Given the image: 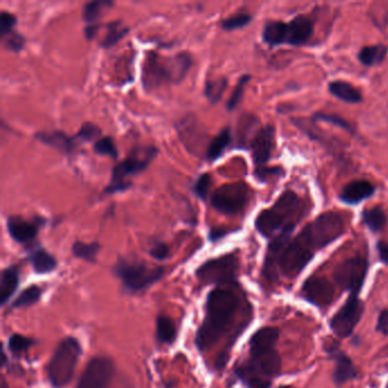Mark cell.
Here are the masks:
<instances>
[{
	"mask_svg": "<svg viewBox=\"0 0 388 388\" xmlns=\"http://www.w3.org/2000/svg\"><path fill=\"white\" fill-rule=\"evenodd\" d=\"M42 222L44 221L40 219L28 221L21 217L10 215L7 218V230L10 236L17 243L28 244L37 237Z\"/></svg>",
	"mask_w": 388,
	"mask_h": 388,
	"instance_id": "obj_18",
	"label": "cell"
},
{
	"mask_svg": "<svg viewBox=\"0 0 388 388\" xmlns=\"http://www.w3.org/2000/svg\"><path fill=\"white\" fill-rule=\"evenodd\" d=\"M328 89L332 96L348 104H359L362 101L361 92L345 81H332L329 83Z\"/></svg>",
	"mask_w": 388,
	"mask_h": 388,
	"instance_id": "obj_25",
	"label": "cell"
},
{
	"mask_svg": "<svg viewBox=\"0 0 388 388\" xmlns=\"http://www.w3.org/2000/svg\"><path fill=\"white\" fill-rule=\"evenodd\" d=\"M101 130L99 126H96V124H92V122H85L81 126L79 131L76 133V138L78 142H92V140H95V139L101 138Z\"/></svg>",
	"mask_w": 388,
	"mask_h": 388,
	"instance_id": "obj_41",
	"label": "cell"
},
{
	"mask_svg": "<svg viewBox=\"0 0 388 388\" xmlns=\"http://www.w3.org/2000/svg\"><path fill=\"white\" fill-rule=\"evenodd\" d=\"M363 313V303L357 294H351L344 305L338 310L332 319V329L338 337H348L360 321Z\"/></svg>",
	"mask_w": 388,
	"mask_h": 388,
	"instance_id": "obj_13",
	"label": "cell"
},
{
	"mask_svg": "<svg viewBox=\"0 0 388 388\" xmlns=\"http://www.w3.org/2000/svg\"><path fill=\"white\" fill-rule=\"evenodd\" d=\"M114 272L117 278H120L128 291L137 293L161 280L165 275V269L149 267L140 261L121 259L114 267Z\"/></svg>",
	"mask_w": 388,
	"mask_h": 388,
	"instance_id": "obj_6",
	"label": "cell"
},
{
	"mask_svg": "<svg viewBox=\"0 0 388 388\" xmlns=\"http://www.w3.org/2000/svg\"><path fill=\"white\" fill-rule=\"evenodd\" d=\"M284 174L285 171L280 167H256L255 172H254V176L261 181H267L270 177H279Z\"/></svg>",
	"mask_w": 388,
	"mask_h": 388,
	"instance_id": "obj_46",
	"label": "cell"
},
{
	"mask_svg": "<svg viewBox=\"0 0 388 388\" xmlns=\"http://www.w3.org/2000/svg\"><path fill=\"white\" fill-rule=\"evenodd\" d=\"M388 47L385 44L366 46L359 51V60L366 67H375L385 60L387 56Z\"/></svg>",
	"mask_w": 388,
	"mask_h": 388,
	"instance_id": "obj_28",
	"label": "cell"
},
{
	"mask_svg": "<svg viewBox=\"0 0 388 388\" xmlns=\"http://www.w3.org/2000/svg\"><path fill=\"white\" fill-rule=\"evenodd\" d=\"M16 22L17 19L13 14L3 10L0 13V38L3 39L7 35H10V32H13Z\"/></svg>",
	"mask_w": 388,
	"mask_h": 388,
	"instance_id": "obj_45",
	"label": "cell"
},
{
	"mask_svg": "<svg viewBox=\"0 0 388 388\" xmlns=\"http://www.w3.org/2000/svg\"><path fill=\"white\" fill-rule=\"evenodd\" d=\"M251 190L246 183H228L211 196L212 208L223 214L235 215L243 211L250 202Z\"/></svg>",
	"mask_w": 388,
	"mask_h": 388,
	"instance_id": "obj_7",
	"label": "cell"
},
{
	"mask_svg": "<svg viewBox=\"0 0 388 388\" xmlns=\"http://www.w3.org/2000/svg\"><path fill=\"white\" fill-rule=\"evenodd\" d=\"M336 359V366H335L334 380L337 384H344L351 379L355 378L357 376V370L354 366L353 362L351 361L350 357H346L345 354L338 353Z\"/></svg>",
	"mask_w": 388,
	"mask_h": 388,
	"instance_id": "obj_29",
	"label": "cell"
},
{
	"mask_svg": "<svg viewBox=\"0 0 388 388\" xmlns=\"http://www.w3.org/2000/svg\"><path fill=\"white\" fill-rule=\"evenodd\" d=\"M156 337L163 344H172L177 338V328L171 318L158 316L156 320Z\"/></svg>",
	"mask_w": 388,
	"mask_h": 388,
	"instance_id": "obj_30",
	"label": "cell"
},
{
	"mask_svg": "<svg viewBox=\"0 0 388 388\" xmlns=\"http://www.w3.org/2000/svg\"><path fill=\"white\" fill-rule=\"evenodd\" d=\"M158 152V149L155 146L133 147L124 161H121L119 165L114 167L111 180L108 186L105 188L104 193L112 195L129 189L131 183L128 179L147 169Z\"/></svg>",
	"mask_w": 388,
	"mask_h": 388,
	"instance_id": "obj_4",
	"label": "cell"
},
{
	"mask_svg": "<svg viewBox=\"0 0 388 388\" xmlns=\"http://www.w3.org/2000/svg\"><path fill=\"white\" fill-rule=\"evenodd\" d=\"M252 22V15L248 13H238L229 16L220 23V26L226 31H234L238 28H245Z\"/></svg>",
	"mask_w": 388,
	"mask_h": 388,
	"instance_id": "obj_37",
	"label": "cell"
},
{
	"mask_svg": "<svg viewBox=\"0 0 388 388\" xmlns=\"http://www.w3.org/2000/svg\"><path fill=\"white\" fill-rule=\"evenodd\" d=\"M250 363L258 371L268 378L275 377L280 373L281 360L276 350L264 351L251 354Z\"/></svg>",
	"mask_w": 388,
	"mask_h": 388,
	"instance_id": "obj_20",
	"label": "cell"
},
{
	"mask_svg": "<svg viewBox=\"0 0 388 388\" xmlns=\"http://www.w3.org/2000/svg\"><path fill=\"white\" fill-rule=\"evenodd\" d=\"M0 387L8 388V386H7L6 380H5V378H1V386H0Z\"/></svg>",
	"mask_w": 388,
	"mask_h": 388,
	"instance_id": "obj_52",
	"label": "cell"
},
{
	"mask_svg": "<svg viewBox=\"0 0 388 388\" xmlns=\"http://www.w3.org/2000/svg\"><path fill=\"white\" fill-rule=\"evenodd\" d=\"M114 371V363L110 357H92L85 366L76 388H108Z\"/></svg>",
	"mask_w": 388,
	"mask_h": 388,
	"instance_id": "obj_12",
	"label": "cell"
},
{
	"mask_svg": "<svg viewBox=\"0 0 388 388\" xmlns=\"http://www.w3.org/2000/svg\"><path fill=\"white\" fill-rule=\"evenodd\" d=\"M35 341L23 335L14 334L8 339V348L13 354H22L35 345Z\"/></svg>",
	"mask_w": 388,
	"mask_h": 388,
	"instance_id": "obj_40",
	"label": "cell"
},
{
	"mask_svg": "<svg viewBox=\"0 0 388 388\" xmlns=\"http://www.w3.org/2000/svg\"><path fill=\"white\" fill-rule=\"evenodd\" d=\"M279 338V330L273 327H264L253 335L250 341L251 354L275 350Z\"/></svg>",
	"mask_w": 388,
	"mask_h": 388,
	"instance_id": "obj_22",
	"label": "cell"
},
{
	"mask_svg": "<svg viewBox=\"0 0 388 388\" xmlns=\"http://www.w3.org/2000/svg\"><path fill=\"white\" fill-rule=\"evenodd\" d=\"M231 144V130L230 128H226L212 139L208 151H206V158L208 161H217L219 158H221L224 151L230 146Z\"/></svg>",
	"mask_w": 388,
	"mask_h": 388,
	"instance_id": "obj_27",
	"label": "cell"
},
{
	"mask_svg": "<svg viewBox=\"0 0 388 388\" xmlns=\"http://www.w3.org/2000/svg\"><path fill=\"white\" fill-rule=\"evenodd\" d=\"M3 46L10 49V51H14V53H19L24 48V44H26V38L23 37L19 32H10V35H7L5 38L3 39Z\"/></svg>",
	"mask_w": 388,
	"mask_h": 388,
	"instance_id": "obj_43",
	"label": "cell"
},
{
	"mask_svg": "<svg viewBox=\"0 0 388 388\" xmlns=\"http://www.w3.org/2000/svg\"><path fill=\"white\" fill-rule=\"evenodd\" d=\"M81 353L83 348L76 338L67 337L60 341L46 366L48 380L53 387H64L72 380Z\"/></svg>",
	"mask_w": 388,
	"mask_h": 388,
	"instance_id": "obj_5",
	"label": "cell"
},
{
	"mask_svg": "<svg viewBox=\"0 0 388 388\" xmlns=\"http://www.w3.org/2000/svg\"><path fill=\"white\" fill-rule=\"evenodd\" d=\"M305 229L321 250L344 234L345 226L341 215L335 212H326L314 221L310 222Z\"/></svg>",
	"mask_w": 388,
	"mask_h": 388,
	"instance_id": "obj_9",
	"label": "cell"
},
{
	"mask_svg": "<svg viewBox=\"0 0 388 388\" xmlns=\"http://www.w3.org/2000/svg\"><path fill=\"white\" fill-rule=\"evenodd\" d=\"M228 233H229L228 230H217V229H213V230L211 231V235H210V238H211L212 240H217L223 237L224 235H227Z\"/></svg>",
	"mask_w": 388,
	"mask_h": 388,
	"instance_id": "obj_50",
	"label": "cell"
},
{
	"mask_svg": "<svg viewBox=\"0 0 388 388\" xmlns=\"http://www.w3.org/2000/svg\"><path fill=\"white\" fill-rule=\"evenodd\" d=\"M313 255L314 253L310 250L309 247H306L305 244L300 239V237L296 236V238L289 242L281 254L279 269L286 277H296L312 260Z\"/></svg>",
	"mask_w": 388,
	"mask_h": 388,
	"instance_id": "obj_11",
	"label": "cell"
},
{
	"mask_svg": "<svg viewBox=\"0 0 388 388\" xmlns=\"http://www.w3.org/2000/svg\"><path fill=\"white\" fill-rule=\"evenodd\" d=\"M101 250V245L98 243H83V242H76L73 244L72 252L74 256L79 259L85 260L89 263H95L98 253Z\"/></svg>",
	"mask_w": 388,
	"mask_h": 388,
	"instance_id": "obj_34",
	"label": "cell"
},
{
	"mask_svg": "<svg viewBox=\"0 0 388 388\" xmlns=\"http://www.w3.org/2000/svg\"><path fill=\"white\" fill-rule=\"evenodd\" d=\"M35 139L42 142L44 145L51 146L58 149L60 152L71 154L76 147V137L69 136L63 131H51V133H35Z\"/></svg>",
	"mask_w": 388,
	"mask_h": 388,
	"instance_id": "obj_21",
	"label": "cell"
},
{
	"mask_svg": "<svg viewBox=\"0 0 388 388\" xmlns=\"http://www.w3.org/2000/svg\"><path fill=\"white\" fill-rule=\"evenodd\" d=\"M313 120L322 121V122H326V124H332V126H338L341 129L345 130L346 133H351V135H355V129L353 126H351L345 119L341 117H338V115H335V114H327V113H316L313 115Z\"/></svg>",
	"mask_w": 388,
	"mask_h": 388,
	"instance_id": "obj_38",
	"label": "cell"
},
{
	"mask_svg": "<svg viewBox=\"0 0 388 388\" xmlns=\"http://www.w3.org/2000/svg\"><path fill=\"white\" fill-rule=\"evenodd\" d=\"M113 6L112 1H89L83 6V17L87 26H97L98 19L104 14L105 10Z\"/></svg>",
	"mask_w": 388,
	"mask_h": 388,
	"instance_id": "obj_31",
	"label": "cell"
},
{
	"mask_svg": "<svg viewBox=\"0 0 388 388\" xmlns=\"http://www.w3.org/2000/svg\"><path fill=\"white\" fill-rule=\"evenodd\" d=\"M94 151L98 155H104V156H108L113 160H117L119 158L117 146L114 144L113 138L110 136L103 137V138L96 140Z\"/></svg>",
	"mask_w": 388,
	"mask_h": 388,
	"instance_id": "obj_39",
	"label": "cell"
},
{
	"mask_svg": "<svg viewBox=\"0 0 388 388\" xmlns=\"http://www.w3.org/2000/svg\"><path fill=\"white\" fill-rule=\"evenodd\" d=\"M305 205L303 201L292 192L285 190L279 196L275 205L263 210L255 220L256 230L267 238H273L285 228L296 226L303 217Z\"/></svg>",
	"mask_w": 388,
	"mask_h": 388,
	"instance_id": "obj_2",
	"label": "cell"
},
{
	"mask_svg": "<svg viewBox=\"0 0 388 388\" xmlns=\"http://www.w3.org/2000/svg\"><path fill=\"white\" fill-rule=\"evenodd\" d=\"M294 229H295V226L285 228L284 230L279 233L277 236L273 237L270 244H269L267 255H265L264 268H263V273H264L265 278L268 280L273 281L277 279V272L281 254L291 242V236L293 234Z\"/></svg>",
	"mask_w": 388,
	"mask_h": 388,
	"instance_id": "obj_14",
	"label": "cell"
},
{
	"mask_svg": "<svg viewBox=\"0 0 388 388\" xmlns=\"http://www.w3.org/2000/svg\"><path fill=\"white\" fill-rule=\"evenodd\" d=\"M363 223L369 228L373 233L382 231L387 223L385 212L380 208H366L361 213Z\"/></svg>",
	"mask_w": 388,
	"mask_h": 388,
	"instance_id": "obj_32",
	"label": "cell"
},
{
	"mask_svg": "<svg viewBox=\"0 0 388 388\" xmlns=\"http://www.w3.org/2000/svg\"><path fill=\"white\" fill-rule=\"evenodd\" d=\"M239 304V296L231 288H215L208 294L205 319L196 335L199 351L211 348L223 337L234 322Z\"/></svg>",
	"mask_w": 388,
	"mask_h": 388,
	"instance_id": "obj_1",
	"label": "cell"
},
{
	"mask_svg": "<svg viewBox=\"0 0 388 388\" xmlns=\"http://www.w3.org/2000/svg\"><path fill=\"white\" fill-rule=\"evenodd\" d=\"M42 289L39 286H30L26 288L22 293L19 294V297L14 301V309H19V307H26V306H31L33 304L38 303L40 298H42Z\"/></svg>",
	"mask_w": 388,
	"mask_h": 388,
	"instance_id": "obj_36",
	"label": "cell"
},
{
	"mask_svg": "<svg viewBox=\"0 0 388 388\" xmlns=\"http://www.w3.org/2000/svg\"><path fill=\"white\" fill-rule=\"evenodd\" d=\"M7 360H6V354H5V352H3V359H1V366H5V364H6Z\"/></svg>",
	"mask_w": 388,
	"mask_h": 388,
	"instance_id": "obj_51",
	"label": "cell"
},
{
	"mask_svg": "<svg viewBox=\"0 0 388 388\" xmlns=\"http://www.w3.org/2000/svg\"><path fill=\"white\" fill-rule=\"evenodd\" d=\"M149 254L154 259L158 260V261H163V260H167L170 255V250L167 247V244L161 243V242H156V243L151 247L149 250Z\"/></svg>",
	"mask_w": 388,
	"mask_h": 388,
	"instance_id": "obj_47",
	"label": "cell"
},
{
	"mask_svg": "<svg viewBox=\"0 0 388 388\" xmlns=\"http://www.w3.org/2000/svg\"><path fill=\"white\" fill-rule=\"evenodd\" d=\"M368 271V262L360 256L345 260L336 267L334 278L336 282L345 291L357 294L362 287Z\"/></svg>",
	"mask_w": 388,
	"mask_h": 388,
	"instance_id": "obj_10",
	"label": "cell"
},
{
	"mask_svg": "<svg viewBox=\"0 0 388 388\" xmlns=\"http://www.w3.org/2000/svg\"><path fill=\"white\" fill-rule=\"evenodd\" d=\"M238 269V258L235 254H227L201 265L196 271V276L204 284H231L236 280Z\"/></svg>",
	"mask_w": 388,
	"mask_h": 388,
	"instance_id": "obj_8",
	"label": "cell"
},
{
	"mask_svg": "<svg viewBox=\"0 0 388 388\" xmlns=\"http://www.w3.org/2000/svg\"><path fill=\"white\" fill-rule=\"evenodd\" d=\"M375 186L373 183L366 180H355L347 183L346 186L341 189L339 199L341 202L355 205L363 202L364 199H369L375 194Z\"/></svg>",
	"mask_w": 388,
	"mask_h": 388,
	"instance_id": "obj_19",
	"label": "cell"
},
{
	"mask_svg": "<svg viewBox=\"0 0 388 388\" xmlns=\"http://www.w3.org/2000/svg\"><path fill=\"white\" fill-rule=\"evenodd\" d=\"M377 330L382 335L388 334V311H382L379 314L378 323H377Z\"/></svg>",
	"mask_w": 388,
	"mask_h": 388,
	"instance_id": "obj_48",
	"label": "cell"
},
{
	"mask_svg": "<svg viewBox=\"0 0 388 388\" xmlns=\"http://www.w3.org/2000/svg\"><path fill=\"white\" fill-rule=\"evenodd\" d=\"M190 67L192 57L187 53L167 58L149 54L142 69V83L147 88H154L165 83H179L185 79Z\"/></svg>",
	"mask_w": 388,
	"mask_h": 388,
	"instance_id": "obj_3",
	"label": "cell"
},
{
	"mask_svg": "<svg viewBox=\"0 0 388 388\" xmlns=\"http://www.w3.org/2000/svg\"><path fill=\"white\" fill-rule=\"evenodd\" d=\"M211 176L208 174H204L202 176H199V179L194 183V193L202 201H205L208 199V193L210 187H211Z\"/></svg>",
	"mask_w": 388,
	"mask_h": 388,
	"instance_id": "obj_44",
	"label": "cell"
},
{
	"mask_svg": "<svg viewBox=\"0 0 388 388\" xmlns=\"http://www.w3.org/2000/svg\"><path fill=\"white\" fill-rule=\"evenodd\" d=\"M313 33V23L309 17L298 15L291 22L282 24V44L303 46L309 42Z\"/></svg>",
	"mask_w": 388,
	"mask_h": 388,
	"instance_id": "obj_15",
	"label": "cell"
},
{
	"mask_svg": "<svg viewBox=\"0 0 388 388\" xmlns=\"http://www.w3.org/2000/svg\"><path fill=\"white\" fill-rule=\"evenodd\" d=\"M275 133L273 126H265L252 139L251 151L256 167H264L271 158L272 149L275 145Z\"/></svg>",
	"mask_w": 388,
	"mask_h": 388,
	"instance_id": "obj_17",
	"label": "cell"
},
{
	"mask_svg": "<svg viewBox=\"0 0 388 388\" xmlns=\"http://www.w3.org/2000/svg\"><path fill=\"white\" fill-rule=\"evenodd\" d=\"M236 373L247 388H269L271 384L270 378L258 371L250 362L238 366Z\"/></svg>",
	"mask_w": 388,
	"mask_h": 388,
	"instance_id": "obj_23",
	"label": "cell"
},
{
	"mask_svg": "<svg viewBox=\"0 0 388 388\" xmlns=\"http://www.w3.org/2000/svg\"><path fill=\"white\" fill-rule=\"evenodd\" d=\"M106 35L104 39L101 42V46L103 48H111L114 44H117L124 38V35L129 32V28L124 26L121 21H114V22L106 24Z\"/></svg>",
	"mask_w": 388,
	"mask_h": 388,
	"instance_id": "obj_33",
	"label": "cell"
},
{
	"mask_svg": "<svg viewBox=\"0 0 388 388\" xmlns=\"http://www.w3.org/2000/svg\"><path fill=\"white\" fill-rule=\"evenodd\" d=\"M387 388H388V386H387Z\"/></svg>",
	"mask_w": 388,
	"mask_h": 388,
	"instance_id": "obj_54",
	"label": "cell"
},
{
	"mask_svg": "<svg viewBox=\"0 0 388 388\" xmlns=\"http://www.w3.org/2000/svg\"><path fill=\"white\" fill-rule=\"evenodd\" d=\"M377 250L379 253V259L382 263L388 264V244L384 243V242H379L377 244Z\"/></svg>",
	"mask_w": 388,
	"mask_h": 388,
	"instance_id": "obj_49",
	"label": "cell"
},
{
	"mask_svg": "<svg viewBox=\"0 0 388 388\" xmlns=\"http://www.w3.org/2000/svg\"><path fill=\"white\" fill-rule=\"evenodd\" d=\"M30 262L39 275L51 273L57 268L56 259L42 248H37L30 254Z\"/></svg>",
	"mask_w": 388,
	"mask_h": 388,
	"instance_id": "obj_26",
	"label": "cell"
},
{
	"mask_svg": "<svg viewBox=\"0 0 388 388\" xmlns=\"http://www.w3.org/2000/svg\"><path fill=\"white\" fill-rule=\"evenodd\" d=\"M227 80L224 78H219V79L208 80L204 88V95L208 98V101L212 104H217L221 101L226 88H227Z\"/></svg>",
	"mask_w": 388,
	"mask_h": 388,
	"instance_id": "obj_35",
	"label": "cell"
},
{
	"mask_svg": "<svg viewBox=\"0 0 388 388\" xmlns=\"http://www.w3.org/2000/svg\"><path fill=\"white\" fill-rule=\"evenodd\" d=\"M19 272L16 267L12 265L3 270L0 282V305L3 306L10 301L19 287Z\"/></svg>",
	"mask_w": 388,
	"mask_h": 388,
	"instance_id": "obj_24",
	"label": "cell"
},
{
	"mask_svg": "<svg viewBox=\"0 0 388 388\" xmlns=\"http://www.w3.org/2000/svg\"><path fill=\"white\" fill-rule=\"evenodd\" d=\"M279 388H292V387H289V386H281V387Z\"/></svg>",
	"mask_w": 388,
	"mask_h": 388,
	"instance_id": "obj_53",
	"label": "cell"
},
{
	"mask_svg": "<svg viewBox=\"0 0 388 388\" xmlns=\"http://www.w3.org/2000/svg\"><path fill=\"white\" fill-rule=\"evenodd\" d=\"M251 79V76L248 74H245V76L240 78L239 81L237 83L236 88H235L233 95L229 98V101L227 103V110L228 111H234L235 108L238 106L242 98H243L244 90H245V87H246L248 80Z\"/></svg>",
	"mask_w": 388,
	"mask_h": 388,
	"instance_id": "obj_42",
	"label": "cell"
},
{
	"mask_svg": "<svg viewBox=\"0 0 388 388\" xmlns=\"http://www.w3.org/2000/svg\"><path fill=\"white\" fill-rule=\"evenodd\" d=\"M302 293L310 303L326 306L334 301L335 288L326 278L311 277L304 282Z\"/></svg>",
	"mask_w": 388,
	"mask_h": 388,
	"instance_id": "obj_16",
	"label": "cell"
}]
</instances>
